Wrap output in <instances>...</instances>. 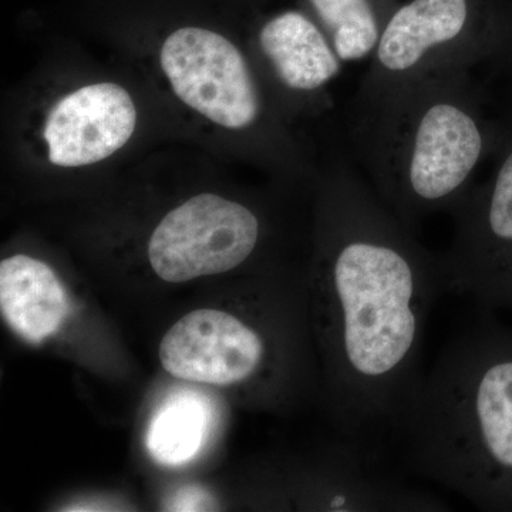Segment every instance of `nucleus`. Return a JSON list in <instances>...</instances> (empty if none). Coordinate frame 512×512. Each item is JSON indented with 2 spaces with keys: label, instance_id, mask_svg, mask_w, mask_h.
Wrapping results in <instances>:
<instances>
[{
  "label": "nucleus",
  "instance_id": "nucleus-6",
  "mask_svg": "<svg viewBox=\"0 0 512 512\" xmlns=\"http://www.w3.org/2000/svg\"><path fill=\"white\" fill-rule=\"evenodd\" d=\"M259 239L261 221L251 208L220 195H195L154 229L148 259L163 281L183 284L238 268Z\"/></svg>",
  "mask_w": 512,
  "mask_h": 512
},
{
  "label": "nucleus",
  "instance_id": "nucleus-5",
  "mask_svg": "<svg viewBox=\"0 0 512 512\" xmlns=\"http://www.w3.org/2000/svg\"><path fill=\"white\" fill-rule=\"evenodd\" d=\"M487 177L454 211V235L440 254L446 292L481 305L512 303V110L497 120Z\"/></svg>",
  "mask_w": 512,
  "mask_h": 512
},
{
  "label": "nucleus",
  "instance_id": "nucleus-10",
  "mask_svg": "<svg viewBox=\"0 0 512 512\" xmlns=\"http://www.w3.org/2000/svg\"><path fill=\"white\" fill-rule=\"evenodd\" d=\"M258 46L276 79L293 93H318L342 70L328 36L301 10H286L266 20L259 29Z\"/></svg>",
  "mask_w": 512,
  "mask_h": 512
},
{
  "label": "nucleus",
  "instance_id": "nucleus-12",
  "mask_svg": "<svg viewBox=\"0 0 512 512\" xmlns=\"http://www.w3.org/2000/svg\"><path fill=\"white\" fill-rule=\"evenodd\" d=\"M400 0H306L339 59L359 62L375 52L384 23Z\"/></svg>",
  "mask_w": 512,
  "mask_h": 512
},
{
  "label": "nucleus",
  "instance_id": "nucleus-9",
  "mask_svg": "<svg viewBox=\"0 0 512 512\" xmlns=\"http://www.w3.org/2000/svg\"><path fill=\"white\" fill-rule=\"evenodd\" d=\"M136 124L126 89L114 83L84 86L50 110L43 130L49 161L57 167L100 163L126 146Z\"/></svg>",
  "mask_w": 512,
  "mask_h": 512
},
{
  "label": "nucleus",
  "instance_id": "nucleus-4",
  "mask_svg": "<svg viewBox=\"0 0 512 512\" xmlns=\"http://www.w3.org/2000/svg\"><path fill=\"white\" fill-rule=\"evenodd\" d=\"M500 32L491 0H400L390 13L363 83L488 62Z\"/></svg>",
  "mask_w": 512,
  "mask_h": 512
},
{
  "label": "nucleus",
  "instance_id": "nucleus-2",
  "mask_svg": "<svg viewBox=\"0 0 512 512\" xmlns=\"http://www.w3.org/2000/svg\"><path fill=\"white\" fill-rule=\"evenodd\" d=\"M349 143L383 204L417 234L431 215L454 214L493 150L497 120L485 114L471 69L360 82Z\"/></svg>",
  "mask_w": 512,
  "mask_h": 512
},
{
  "label": "nucleus",
  "instance_id": "nucleus-8",
  "mask_svg": "<svg viewBox=\"0 0 512 512\" xmlns=\"http://www.w3.org/2000/svg\"><path fill=\"white\" fill-rule=\"evenodd\" d=\"M165 372L188 382L231 386L251 380L268 360V342L254 326L228 312L187 313L160 345Z\"/></svg>",
  "mask_w": 512,
  "mask_h": 512
},
{
  "label": "nucleus",
  "instance_id": "nucleus-13",
  "mask_svg": "<svg viewBox=\"0 0 512 512\" xmlns=\"http://www.w3.org/2000/svg\"><path fill=\"white\" fill-rule=\"evenodd\" d=\"M205 413L200 403L181 397L157 414L148 430L147 447L158 463L178 466L200 450Z\"/></svg>",
  "mask_w": 512,
  "mask_h": 512
},
{
  "label": "nucleus",
  "instance_id": "nucleus-1",
  "mask_svg": "<svg viewBox=\"0 0 512 512\" xmlns=\"http://www.w3.org/2000/svg\"><path fill=\"white\" fill-rule=\"evenodd\" d=\"M320 211L315 309L330 413L342 437L376 448L423 373L427 325L446 292L443 264L353 158L333 168Z\"/></svg>",
  "mask_w": 512,
  "mask_h": 512
},
{
  "label": "nucleus",
  "instance_id": "nucleus-14",
  "mask_svg": "<svg viewBox=\"0 0 512 512\" xmlns=\"http://www.w3.org/2000/svg\"><path fill=\"white\" fill-rule=\"evenodd\" d=\"M488 62L497 64L500 72L511 77L512 83V12L500 10V32L494 55Z\"/></svg>",
  "mask_w": 512,
  "mask_h": 512
},
{
  "label": "nucleus",
  "instance_id": "nucleus-11",
  "mask_svg": "<svg viewBox=\"0 0 512 512\" xmlns=\"http://www.w3.org/2000/svg\"><path fill=\"white\" fill-rule=\"evenodd\" d=\"M0 311L20 338L40 343L63 325L69 301L49 265L32 256L15 255L0 264Z\"/></svg>",
  "mask_w": 512,
  "mask_h": 512
},
{
  "label": "nucleus",
  "instance_id": "nucleus-7",
  "mask_svg": "<svg viewBox=\"0 0 512 512\" xmlns=\"http://www.w3.org/2000/svg\"><path fill=\"white\" fill-rule=\"evenodd\" d=\"M161 67L175 96L228 130L258 123L261 94L247 59L231 40L212 30H175L161 49Z\"/></svg>",
  "mask_w": 512,
  "mask_h": 512
},
{
  "label": "nucleus",
  "instance_id": "nucleus-3",
  "mask_svg": "<svg viewBox=\"0 0 512 512\" xmlns=\"http://www.w3.org/2000/svg\"><path fill=\"white\" fill-rule=\"evenodd\" d=\"M406 471L476 507L512 505V340L484 325L448 339L393 430Z\"/></svg>",
  "mask_w": 512,
  "mask_h": 512
}]
</instances>
